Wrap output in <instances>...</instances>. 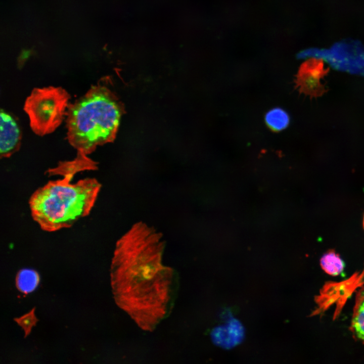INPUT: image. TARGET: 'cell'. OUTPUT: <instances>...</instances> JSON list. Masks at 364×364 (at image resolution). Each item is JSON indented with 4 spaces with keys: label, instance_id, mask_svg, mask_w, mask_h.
Listing matches in <instances>:
<instances>
[{
    "label": "cell",
    "instance_id": "cell-13",
    "mask_svg": "<svg viewBox=\"0 0 364 364\" xmlns=\"http://www.w3.org/2000/svg\"><path fill=\"white\" fill-rule=\"evenodd\" d=\"M265 121L267 126L274 131L285 129L289 124L288 114L280 108L270 110L265 116Z\"/></svg>",
    "mask_w": 364,
    "mask_h": 364
},
{
    "label": "cell",
    "instance_id": "cell-4",
    "mask_svg": "<svg viewBox=\"0 0 364 364\" xmlns=\"http://www.w3.org/2000/svg\"><path fill=\"white\" fill-rule=\"evenodd\" d=\"M70 99L69 94L62 87L34 88L24 105L33 132L43 136L54 132L66 117Z\"/></svg>",
    "mask_w": 364,
    "mask_h": 364
},
{
    "label": "cell",
    "instance_id": "cell-15",
    "mask_svg": "<svg viewBox=\"0 0 364 364\" xmlns=\"http://www.w3.org/2000/svg\"><path fill=\"white\" fill-rule=\"evenodd\" d=\"M363 226L364 229V216H363Z\"/></svg>",
    "mask_w": 364,
    "mask_h": 364
},
{
    "label": "cell",
    "instance_id": "cell-10",
    "mask_svg": "<svg viewBox=\"0 0 364 364\" xmlns=\"http://www.w3.org/2000/svg\"><path fill=\"white\" fill-rule=\"evenodd\" d=\"M350 329L355 338L364 343V287L356 293Z\"/></svg>",
    "mask_w": 364,
    "mask_h": 364
},
{
    "label": "cell",
    "instance_id": "cell-9",
    "mask_svg": "<svg viewBox=\"0 0 364 364\" xmlns=\"http://www.w3.org/2000/svg\"><path fill=\"white\" fill-rule=\"evenodd\" d=\"M76 157L72 160L61 161L55 167L49 169L50 175H59L62 177L73 179L77 173L84 170H94L98 168L97 163L88 155L77 152Z\"/></svg>",
    "mask_w": 364,
    "mask_h": 364
},
{
    "label": "cell",
    "instance_id": "cell-2",
    "mask_svg": "<svg viewBox=\"0 0 364 364\" xmlns=\"http://www.w3.org/2000/svg\"><path fill=\"white\" fill-rule=\"evenodd\" d=\"M72 180L62 177L49 181L30 196L31 215L42 230L51 232L70 228L90 213L101 184L94 178Z\"/></svg>",
    "mask_w": 364,
    "mask_h": 364
},
{
    "label": "cell",
    "instance_id": "cell-14",
    "mask_svg": "<svg viewBox=\"0 0 364 364\" xmlns=\"http://www.w3.org/2000/svg\"><path fill=\"white\" fill-rule=\"evenodd\" d=\"M35 308L23 316L15 318V321L23 329L25 337L30 332L31 328L35 325L37 320L34 314Z\"/></svg>",
    "mask_w": 364,
    "mask_h": 364
},
{
    "label": "cell",
    "instance_id": "cell-6",
    "mask_svg": "<svg viewBox=\"0 0 364 364\" xmlns=\"http://www.w3.org/2000/svg\"><path fill=\"white\" fill-rule=\"evenodd\" d=\"M329 68H325L324 61L320 58H310L302 64L295 80L296 88L300 93L310 97L322 96L327 92L321 83L327 75Z\"/></svg>",
    "mask_w": 364,
    "mask_h": 364
},
{
    "label": "cell",
    "instance_id": "cell-1",
    "mask_svg": "<svg viewBox=\"0 0 364 364\" xmlns=\"http://www.w3.org/2000/svg\"><path fill=\"white\" fill-rule=\"evenodd\" d=\"M162 234L142 221L116 243L111 265L114 298L143 330L152 332L170 313L177 288L174 270L163 263Z\"/></svg>",
    "mask_w": 364,
    "mask_h": 364
},
{
    "label": "cell",
    "instance_id": "cell-11",
    "mask_svg": "<svg viewBox=\"0 0 364 364\" xmlns=\"http://www.w3.org/2000/svg\"><path fill=\"white\" fill-rule=\"evenodd\" d=\"M322 269L332 276L339 275L344 270L345 263L339 254L331 249L325 253L320 259Z\"/></svg>",
    "mask_w": 364,
    "mask_h": 364
},
{
    "label": "cell",
    "instance_id": "cell-8",
    "mask_svg": "<svg viewBox=\"0 0 364 364\" xmlns=\"http://www.w3.org/2000/svg\"><path fill=\"white\" fill-rule=\"evenodd\" d=\"M210 336L215 345L229 349L242 342L245 336V330L239 321L230 316L225 323L213 328Z\"/></svg>",
    "mask_w": 364,
    "mask_h": 364
},
{
    "label": "cell",
    "instance_id": "cell-3",
    "mask_svg": "<svg viewBox=\"0 0 364 364\" xmlns=\"http://www.w3.org/2000/svg\"><path fill=\"white\" fill-rule=\"evenodd\" d=\"M121 115L120 106L111 92L101 84L92 85L69 105L66 114L69 143L77 152L91 154L114 138Z\"/></svg>",
    "mask_w": 364,
    "mask_h": 364
},
{
    "label": "cell",
    "instance_id": "cell-7",
    "mask_svg": "<svg viewBox=\"0 0 364 364\" xmlns=\"http://www.w3.org/2000/svg\"><path fill=\"white\" fill-rule=\"evenodd\" d=\"M0 120V155L9 158L20 149L21 130L14 117L4 109L1 110Z\"/></svg>",
    "mask_w": 364,
    "mask_h": 364
},
{
    "label": "cell",
    "instance_id": "cell-5",
    "mask_svg": "<svg viewBox=\"0 0 364 364\" xmlns=\"http://www.w3.org/2000/svg\"><path fill=\"white\" fill-rule=\"evenodd\" d=\"M299 57L320 58L335 69L364 75V47L357 41L343 40L329 49H307L300 52Z\"/></svg>",
    "mask_w": 364,
    "mask_h": 364
},
{
    "label": "cell",
    "instance_id": "cell-12",
    "mask_svg": "<svg viewBox=\"0 0 364 364\" xmlns=\"http://www.w3.org/2000/svg\"><path fill=\"white\" fill-rule=\"evenodd\" d=\"M39 281L38 273L31 269H22L18 271L16 278V285L21 292L27 294L33 291Z\"/></svg>",
    "mask_w": 364,
    "mask_h": 364
}]
</instances>
